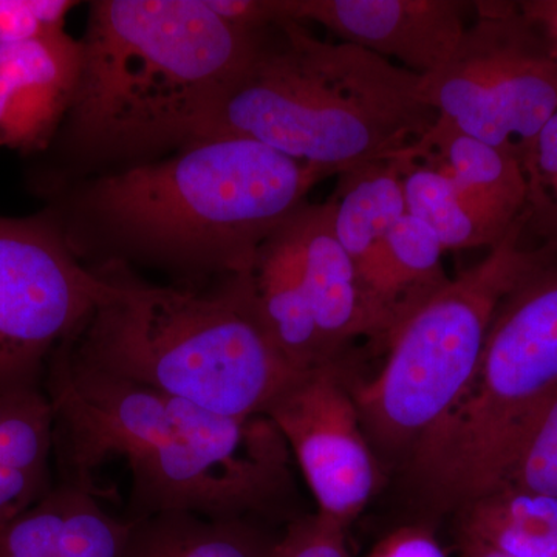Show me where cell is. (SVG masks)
Wrapping results in <instances>:
<instances>
[{
  "label": "cell",
  "instance_id": "cell-25",
  "mask_svg": "<svg viewBox=\"0 0 557 557\" xmlns=\"http://www.w3.org/2000/svg\"><path fill=\"white\" fill-rule=\"evenodd\" d=\"M346 527L317 512L293 520L271 557H348Z\"/></svg>",
  "mask_w": 557,
  "mask_h": 557
},
{
  "label": "cell",
  "instance_id": "cell-19",
  "mask_svg": "<svg viewBox=\"0 0 557 557\" xmlns=\"http://www.w3.org/2000/svg\"><path fill=\"white\" fill-rule=\"evenodd\" d=\"M461 541L515 557H557V497L498 486L458 511Z\"/></svg>",
  "mask_w": 557,
  "mask_h": 557
},
{
  "label": "cell",
  "instance_id": "cell-12",
  "mask_svg": "<svg viewBox=\"0 0 557 557\" xmlns=\"http://www.w3.org/2000/svg\"><path fill=\"white\" fill-rule=\"evenodd\" d=\"M329 197L333 228L379 324L381 347L401 324L388 260V233L406 214L401 160L372 161L339 174Z\"/></svg>",
  "mask_w": 557,
  "mask_h": 557
},
{
  "label": "cell",
  "instance_id": "cell-6",
  "mask_svg": "<svg viewBox=\"0 0 557 557\" xmlns=\"http://www.w3.org/2000/svg\"><path fill=\"white\" fill-rule=\"evenodd\" d=\"M557 397V245L498 304L474 379L405 461L432 511H460L493 493Z\"/></svg>",
  "mask_w": 557,
  "mask_h": 557
},
{
  "label": "cell",
  "instance_id": "cell-27",
  "mask_svg": "<svg viewBox=\"0 0 557 557\" xmlns=\"http://www.w3.org/2000/svg\"><path fill=\"white\" fill-rule=\"evenodd\" d=\"M53 485L0 468V528L46 496Z\"/></svg>",
  "mask_w": 557,
  "mask_h": 557
},
{
  "label": "cell",
  "instance_id": "cell-28",
  "mask_svg": "<svg viewBox=\"0 0 557 557\" xmlns=\"http://www.w3.org/2000/svg\"><path fill=\"white\" fill-rule=\"evenodd\" d=\"M518 7L522 16L536 28L557 64V0H525L518 2Z\"/></svg>",
  "mask_w": 557,
  "mask_h": 557
},
{
  "label": "cell",
  "instance_id": "cell-2",
  "mask_svg": "<svg viewBox=\"0 0 557 557\" xmlns=\"http://www.w3.org/2000/svg\"><path fill=\"white\" fill-rule=\"evenodd\" d=\"M44 387L60 482L86 490L106 465L127 474V522L163 512L271 516L289 490V449L267 416L231 418L78 364L64 343Z\"/></svg>",
  "mask_w": 557,
  "mask_h": 557
},
{
  "label": "cell",
  "instance_id": "cell-23",
  "mask_svg": "<svg viewBox=\"0 0 557 557\" xmlns=\"http://www.w3.org/2000/svg\"><path fill=\"white\" fill-rule=\"evenodd\" d=\"M500 486L557 497V397L537 421Z\"/></svg>",
  "mask_w": 557,
  "mask_h": 557
},
{
  "label": "cell",
  "instance_id": "cell-29",
  "mask_svg": "<svg viewBox=\"0 0 557 557\" xmlns=\"http://www.w3.org/2000/svg\"><path fill=\"white\" fill-rule=\"evenodd\" d=\"M463 557H515L507 555V553L500 552L490 547V545L480 544L475 541H463Z\"/></svg>",
  "mask_w": 557,
  "mask_h": 557
},
{
  "label": "cell",
  "instance_id": "cell-22",
  "mask_svg": "<svg viewBox=\"0 0 557 557\" xmlns=\"http://www.w3.org/2000/svg\"><path fill=\"white\" fill-rule=\"evenodd\" d=\"M399 160L406 212L426 223L445 249L482 247L474 226L458 205L448 178L428 161L410 157L405 150L399 153Z\"/></svg>",
  "mask_w": 557,
  "mask_h": 557
},
{
  "label": "cell",
  "instance_id": "cell-17",
  "mask_svg": "<svg viewBox=\"0 0 557 557\" xmlns=\"http://www.w3.org/2000/svg\"><path fill=\"white\" fill-rule=\"evenodd\" d=\"M123 549V527L65 483L0 528V557H121Z\"/></svg>",
  "mask_w": 557,
  "mask_h": 557
},
{
  "label": "cell",
  "instance_id": "cell-10",
  "mask_svg": "<svg viewBox=\"0 0 557 557\" xmlns=\"http://www.w3.org/2000/svg\"><path fill=\"white\" fill-rule=\"evenodd\" d=\"M346 379V361L307 370L263 412L298 461L319 515L344 527L369 504L380 480L379 458Z\"/></svg>",
  "mask_w": 557,
  "mask_h": 557
},
{
  "label": "cell",
  "instance_id": "cell-9",
  "mask_svg": "<svg viewBox=\"0 0 557 557\" xmlns=\"http://www.w3.org/2000/svg\"><path fill=\"white\" fill-rule=\"evenodd\" d=\"M115 295L112 278L75 255L51 209L0 215V384L44 383L53 351Z\"/></svg>",
  "mask_w": 557,
  "mask_h": 557
},
{
  "label": "cell",
  "instance_id": "cell-21",
  "mask_svg": "<svg viewBox=\"0 0 557 557\" xmlns=\"http://www.w3.org/2000/svg\"><path fill=\"white\" fill-rule=\"evenodd\" d=\"M445 251L437 234L426 223L406 212L388 233V260L401 324L450 278L442 265ZM399 324V325H401Z\"/></svg>",
  "mask_w": 557,
  "mask_h": 557
},
{
  "label": "cell",
  "instance_id": "cell-1",
  "mask_svg": "<svg viewBox=\"0 0 557 557\" xmlns=\"http://www.w3.org/2000/svg\"><path fill=\"white\" fill-rule=\"evenodd\" d=\"M325 178L255 139L211 137L46 194L70 247L89 267H149L197 287L248 274L260 245Z\"/></svg>",
  "mask_w": 557,
  "mask_h": 557
},
{
  "label": "cell",
  "instance_id": "cell-16",
  "mask_svg": "<svg viewBox=\"0 0 557 557\" xmlns=\"http://www.w3.org/2000/svg\"><path fill=\"white\" fill-rule=\"evenodd\" d=\"M298 211L260 245L249 277L274 344L293 369L307 372L336 361L325 351L311 310Z\"/></svg>",
  "mask_w": 557,
  "mask_h": 557
},
{
  "label": "cell",
  "instance_id": "cell-5",
  "mask_svg": "<svg viewBox=\"0 0 557 557\" xmlns=\"http://www.w3.org/2000/svg\"><path fill=\"white\" fill-rule=\"evenodd\" d=\"M98 267L116 295L65 341L84 368L231 418L263 416L302 373L271 338L249 273L200 289L150 284L123 263Z\"/></svg>",
  "mask_w": 557,
  "mask_h": 557
},
{
  "label": "cell",
  "instance_id": "cell-18",
  "mask_svg": "<svg viewBox=\"0 0 557 557\" xmlns=\"http://www.w3.org/2000/svg\"><path fill=\"white\" fill-rule=\"evenodd\" d=\"M276 541L252 519L163 512L131 522L123 557H271Z\"/></svg>",
  "mask_w": 557,
  "mask_h": 557
},
{
  "label": "cell",
  "instance_id": "cell-13",
  "mask_svg": "<svg viewBox=\"0 0 557 557\" xmlns=\"http://www.w3.org/2000/svg\"><path fill=\"white\" fill-rule=\"evenodd\" d=\"M83 46L67 33L0 46V148L38 156L53 145L78 86Z\"/></svg>",
  "mask_w": 557,
  "mask_h": 557
},
{
  "label": "cell",
  "instance_id": "cell-14",
  "mask_svg": "<svg viewBox=\"0 0 557 557\" xmlns=\"http://www.w3.org/2000/svg\"><path fill=\"white\" fill-rule=\"evenodd\" d=\"M405 152L428 161L448 178L482 247L493 248L504 239L530 205V180L519 157L469 137L438 119Z\"/></svg>",
  "mask_w": 557,
  "mask_h": 557
},
{
  "label": "cell",
  "instance_id": "cell-3",
  "mask_svg": "<svg viewBox=\"0 0 557 557\" xmlns=\"http://www.w3.org/2000/svg\"><path fill=\"white\" fill-rule=\"evenodd\" d=\"M263 32L226 24L207 0L90 2L78 86L53 145L98 175L186 148Z\"/></svg>",
  "mask_w": 557,
  "mask_h": 557
},
{
  "label": "cell",
  "instance_id": "cell-11",
  "mask_svg": "<svg viewBox=\"0 0 557 557\" xmlns=\"http://www.w3.org/2000/svg\"><path fill=\"white\" fill-rule=\"evenodd\" d=\"M472 7L458 0H282L285 21L317 22L343 42L420 76L453 58Z\"/></svg>",
  "mask_w": 557,
  "mask_h": 557
},
{
  "label": "cell",
  "instance_id": "cell-8",
  "mask_svg": "<svg viewBox=\"0 0 557 557\" xmlns=\"http://www.w3.org/2000/svg\"><path fill=\"white\" fill-rule=\"evenodd\" d=\"M474 9L453 58L421 76V98L443 123L519 157L531 183L539 135L557 113V64L518 2Z\"/></svg>",
  "mask_w": 557,
  "mask_h": 557
},
{
  "label": "cell",
  "instance_id": "cell-24",
  "mask_svg": "<svg viewBox=\"0 0 557 557\" xmlns=\"http://www.w3.org/2000/svg\"><path fill=\"white\" fill-rule=\"evenodd\" d=\"M76 5L72 0H0V46L62 35Z\"/></svg>",
  "mask_w": 557,
  "mask_h": 557
},
{
  "label": "cell",
  "instance_id": "cell-7",
  "mask_svg": "<svg viewBox=\"0 0 557 557\" xmlns=\"http://www.w3.org/2000/svg\"><path fill=\"white\" fill-rule=\"evenodd\" d=\"M531 209L482 262L435 293L388 338L379 375L354 388L376 458L405 463L474 379L500 300L539 259L527 248Z\"/></svg>",
  "mask_w": 557,
  "mask_h": 557
},
{
  "label": "cell",
  "instance_id": "cell-20",
  "mask_svg": "<svg viewBox=\"0 0 557 557\" xmlns=\"http://www.w3.org/2000/svg\"><path fill=\"white\" fill-rule=\"evenodd\" d=\"M54 412L44 383L0 384V468L51 486Z\"/></svg>",
  "mask_w": 557,
  "mask_h": 557
},
{
  "label": "cell",
  "instance_id": "cell-15",
  "mask_svg": "<svg viewBox=\"0 0 557 557\" xmlns=\"http://www.w3.org/2000/svg\"><path fill=\"white\" fill-rule=\"evenodd\" d=\"M298 220L307 293L330 359L346 361L347 348L358 339L381 348L379 324L333 228L332 205L306 203Z\"/></svg>",
  "mask_w": 557,
  "mask_h": 557
},
{
  "label": "cell",
  "instance_id": "cell-26",
  "mask_svg": "<svg viewBox=\"0 0 557 557\" xmlns=\"http://www.w3.org/2000/svg\"><path fill=\"white\" fill-rule=\"evenodd\" d=\"M212 13L244 32H263L285 21L282 0H207Z\"/></svg>",
  "mask_w": 557,
  "mask_h": 557
},
{
  "label": "cell",
  "instance_id": "cell-4",
  "mask_svg": "<svg viewBox=\"0 0 557 557\" xmlns=\"http://www.w3.org/2000/svg\"><path fill=\"white\" fill-rule=\"evenodd\" d=\"M420 84V75L372 51L322 42L299 22L284 21L262 33L197 139H255L338 177L397 157L431 131L438 115Z\"/></svg>",
  "mask_w": 557,
  "mask_h": 557
}]
</instances>
